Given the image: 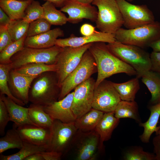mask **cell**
<instances>
[{"label":"cell","instance_id":"cell-1","mask_svg":"<svg viewBox=\"0 0 160 160\" xmlns=\"http://www.w3.org/2000/svg\"><path fill=\"white\" fill-rule=\"evenodd\" d=\"M88 50L97 65V76L95 88L106 78L115 74L124 73L129 76L136 75L135 69L113 54L105 43H92Z\"/></svg>","mask_w":160,"mask_h":160},{"label":"cell","instance_id":"cell-2","mask_svg":"<svg viewBox=\"0 0 160 160\" xmlns=\"http://www.w3.org/2000/svg\"><path fill=\"white\" fill-rule=\"evenodd\" d=\"M60 92L55 72H45L36 77L32 82L29 101L43 107L48 106L58 100Z\"/></svg>","mask_w":160,"mask_h":160},{"label":"cell","instance_id":"cell-3","mask_svg":"<svg viewBox=\"0 0 160 160\" xmlns=\"http://www.w3.org/2000/svg\"><path fill=\"white\" fill-rule=\"evenodd\" d=\"M107 45L113 54L135 69L138 78H141L146 72L151 70L150 55L142 48L116 41Z\"/></svg>","mask_w":160,"mask_h":160},{"label":"cell","instance_id":"cell-4","mask_svg":"<svg viewBox=\"0 0 160 160\" xmlns=\"http://www.w3.org/2000/svg\"><path fill=\"white\" fill-rule=\"evenodd\" d=\"M116 41L141 48L148 47L160 38V23L157 21L136 28H122L114 34Z\"/></svg>","mask_w":160,"mask_h":160},{"label":"cell","instance_id":"cell-5","mask_svg":"<svg viewBox=\"0 0 160 160\" xmlns=\"http://www.w3.org/2000/svg\"><path fill=\"white\" fill-rule=\"evenodd\" d=\"M92 4L97 8L95 22L100 31L114 34L121 28L124 21L116 0H94Z\"/></svg>","mask_w":160,"mask_h":160},{"label":"cell","instance_id":"cell-6","mask_svg":"<svg viewBox=\"0 0 160 160\" xmlns=\"http://www.w3.org/2000/svg\"><path fill=\"white\" fill-rule=\"evenodd\" d=\"M63 48L56 45L47 48L24 47L11 57V63L9 65L11 69H15L32 63L54 64L58 55Z\"/></svg>","mask_w":160,"mask_h":160},{"label":"cell","instance_id":"cell-7","mask_svg":"<svg viewBox=\"0 0 160 160\" xmlns=\"http://www.w3.org/2000/svg\"><path fill=\"white\" fill-rule=\"evenodd\" d=\"M96 72V62L88 49L84 53L79 65L62 83L58 100L63 99L77 86L90 78Z\"/></svg>","mask_w":160,"mask_h":160},{"label":"cell","instance_id":"cell-8","mask_svg":"<svg viewBox=\"0 0 160 160\" xmlns=\"http://www.w3.org/2000/svg\"><path fill=\"white\" fill-rule=\"evenodd\" d=\"M92 43L78 47H63L57 56L55 63L56 67L55 72L60 87L65 78L79 64L84 53Z\"/></svg>","mask_w":160,"mask_h":160},{"label":"cell","instance_id":"cell-9","mask_svg":"<svg viewBox=\"0 0 160 160\" xmlns=\"http://www.w3.org/2000/svg\"><path fill=\"white\" fill-rule=\"evenodd\" d=\"M127 29H132L155 21L152 11L145 5H135L125 0H116Z\"/></svg>","mask_w":160,"mask_h":160},{"label":"cell","instance_id":"cell-10","mask_svg":"<svg viewBox=\"0 0 160 160\" xmlns=\"http://www.w3.org/2000/svg\"><path fill=\"white\" fill-rule=\"evenodd\" d=\"M77 130L74 122L64 123L59 120H54L50 128L47 151L55 152L63 155L68 150Z\"/></svg>","mask_w":160,"mask_h":160},{"label":"cell","instance_id":"cell-11","mask_svg":"<svg viewBox=\"0 0 160 160\" xmlns=\"http://www.w3.org/2000/svg\"><path fill=\"white\" fill-rule=\"evenodd\" d=\"M121 100L112 82L105 79L95 88L92 107L104 113L113 112Z\"/></svg>","mask_w":160,"mask_h":160},{"label":"cell","instance_id":"cell-12","mask_svg":"<svg viewBox=\"0 0 160 160\" xmlns=\"http://www.w3.org/2000/svg\"><path fill=\"white\" fill-rule=\"evenodd\" d=\"M95 81L91 77L74 89L72 108L76 119L92 108Z\"/></svg>","mask_w":160,"mask_h":160},{"label":"cell","instance_id":"cell-13","mask_svg":"<svg viewBox=\"0 0 160 160\" xmlns=\"http://www.w3.org/2000/svg\"><path fill=\"white\" fill-rule=\"evenodd\" d=\"M60 10L68 15V22L75 23L84 19L95 21L98 10L91 4L84 3L77 0H66Z\"/></svg>","mask_w":160,"mask_h":160},{"label":"cell","instance_id":"cell-14","mask_svg":"<svg viewBox=\"0 0 160 160\" xmlns=\"http://www.w3.org/2000/svg\"><path fill=\"white\" fill-rule=\"evenodd\" d=\"M73 94V91L61 100L43 107L44 110L53 120H57L64 123L74 122L76 118L72 108Z\"/></svg>","mask_w":160,"mask_h":160},{"label":"cell","instance_id":"cell-15","mask_svg":"<svg viewBox=\"0 0 160 160\" xmlns=\"http://www.w3.org/2000/svg\"><path fill=\"white\" fill-rule=\"evenodd\" d=\"M24 142L35 145L47 146L50 135V128L44 127L32 124L20 126L13 125Z\"/></svg>","mask_w":160,"mask_h":160},{"label":"cell","instance_id":"cell-16","mask_svg":"<svg viewBox=\"0 0 160 160\" xmlns=\"http://www.w3.org/2000/svg\"><path fill=\"white\" fill-rule=\"evenodd\" d=\"M36 77L26 76L17 72L14 69L9 71L8 81L9 90L15 97L25 105L29 102V89L32 82Z\"/></svg>","mask_w":160,"mask_h":160},{"label":"cell","instance_id":"cell-17","mask_svg":"<svg viewBox=\"0 0 160 160\" xmlns=\"http://www.w3.org/2000/svg\"><path fill=\"white\" fill-rule=\"evenodd\" d=\"M116 41L114 34L96 31L93 34L90 36L78 37L71 35L67 38L57 39L55 45L62 47H78L95 42H103L108 43Z\"/></svg>","mask_w":160,"mask_h":160},{"label":"cell","instance_id":"cell-18","mask_svg":"<svg viewBox=\"0 0 160 160\" xmlns=\"http://www.w3.org/2000/svg\"><path fill=\"white\" fill-rule=\"evenodd\" d=\"M94 130L87 132L79 141L76 160H93L95 159L97 151L99 148L100 136Z\"/></svg>","mask_w":160,"mask_h":160},{"label":"cell","instance_id":"cell-19","mask_svg":"<svg viewBox=\"0 0 160 160\" xmlns=\"http://www.w3.org/2000/svg\"><path fill=\"white\" fill-rule=\"evenodd\" d=\"M64 36L63 30L60 28L50 30L46 32L31 37H27L24 47L36 48H47L55 45L59 37Z\"/></svg>","mask_w":160,"mask_h":160},{"label":"cell","instance_id":"cell-20","mask_svg":"<svg viewBox=\"0 0 160 160\" xmlns=\"http://www.w3.org/2000/svg\"><path fill=\"white\" fill-rule=\"evenodd\" d=\"M0 98L5 103L9 115L10 121L13 122L16 125L20 126L26 124L36 125L29 118L28 108L17 104L4 95H0Z\"/></svg>","mask_w":160,"mask_h":160},{"label":"cell","instance_id":"cell-21","mask_svg":"<svg viewBox=\"0 0 160 160\" xmlns=\"http://www.w3.org/2000/svg\"><path fill=\"white\" fill-rule=\"evenodd\" d=\"M119 122V119L114 116V111L105 113L95 130L100 136L99 148L103 147L104 142L109 140Z\"/></svg>","mask_w":160,"mask_h":160},{"label":"cell","instance_id":"cell-22","mask_svg":"<svg viewBox=\"0 0 160 160\" xmlns=\"http://www.w3.org/2000/svg\"><path fill=\"white\" fill-rule=\"evenodd\" d=\"M149 109L151 113L148 119L144 123L139 124V126L144 129L143 132L139 137L145 143H148L152 134L154 132L156 134L160 129V126H157L160 116V103L152 105Z\"/></svg>","mask_w":160,"mask_h":160},{"label":"cell","instance_id":"cell-23","mask_svg":"<svg viewBox=\"0 0 160 160\" xmlns=\"http://www.w3.org/2000/svg\"><path fill=\"white\" fill-rule=\"evenodd\" d=\"M104 113L101 111L92 108L76 119L74 122L75 126L78 130L84 132L95 130Z\"/></svg>","mask_w":160,"mask_h":160},{"label":"cell","instance_id":"cell-24","mask_svg":"<svg viewBox=\"0 0 160 160\" xmlns=\"http://www.w3.org/2000/svg\"><path fill=\"white\" fill-rule=\"evenodd\" d=\"M32 0H0V7L12 20L23 19L26 8Z\"/></svg>","mask_w":160,"mask_h":160},{"label":"cell","instance_id":"cell-25","mask_svg":"<svg viewBox=\"0 0 160 160\" xmlns=\"http://www.w3.org/2000/svg\"><path fill=\"white\" fill-rule=\"evenodd\" d=\"M141 78L151 93L150 102L152 105L160 103V74L150 70Z\"/></svg>","mask_w":160,"mask_h":160},{"label":"cell","instance_id":"cell-26","mask_svg":"<svg viewBox=\"0 0 160 160\" xmlns=\"http://www.w3.org/2000/svg\"><path fill=\"white\" fill-rule=\"evenodd\" d=\"M139 78L137 77L122 83L112 82L121 100L134 101L136 93L140 88Z\"/></svg>","mask_w":160,"mask_h":160},{"label":"cell","instance_id":"cell-27","mask_svg":"<svg viewBox=\"0 0 160 160\" xmlns=\"http://www.w3.org/2000/svg\"><path fill=\"white\" fill-rule=\"evenodd\" d=\"M114 116L118 119L128 118L133 119L139 124L141 119L138 112V107L135 101L121 100L114 111Z\"/></svg>","mask_w":160,"mask_h":160},{"label":"cell","instance_id":"cell-28","mask_svg":"<svg viewBox=\"0 0 160 160\" xmlns=\"http://www.w3.org/2000/svg\"><path fill=\"white\" fill-rule=\"evenodd\" d=\"M28 108V116L31 120L40 127L50 128L54 120L44 110L43 106L31 103Z\"/></svg>","mask_w":160,"mask_h":160},{"label":"cell","instance_id":"cell-29","mask_svg":"<svg viewBox=\"0 0 160 160\" xmlns=\"http://www.w3.org/2000/svg\"><path fill=\"white\" fill-rule=\"evenodd\" d=\"M42 6L44 9L43 18L51 25H62L68 22V17L65 14L57 9L51 2L46 1Z\"/></svg>","mask_w":160,"mask_h":160},{"label":"cell","instance_id":"cell-30","mask_svg":"<svg viewBox=\"0 0 160 160\" xmlns=\"http://www.w3.org/2000/svg\"><path fill=\"white\" fill-rule=\"evenodd\" d=\"M47 146H39L23 142L22 148L17 152L9 155L0 154V160H24L27 157L36 153L47 151Z\"/></svg>","mask_w":160,"mask_h":160},{"label":"cell","instance_id":"cell-31","mask_svg":"<svg viewBox=\"0 0 160 160\" xmlns=\"http://www.w3.org/2000/svg\"><path fill=\"white\" fill-rule=\"evenodd\" d=\"M23 142L15 127L8 130L4 136L0 138V154L10 149H20Z\"/></svg>","mask_w":160,"mask_h":160},{"label":"cell","instance_id":"cell-32","mask_svg":"<svg viewBox=\"0 0 160 160\" xmlns=\"http://www.w3.org/2000/svg\"><path fill=\"white\" fill-rule=\"evenodd\" d=\"M14 70L20 74L26 76L36 77L45 72H55L56 67L55 64L49 65L43 63H32Z\"/></svg>","mask_w":160,"mask_h":160},{"label":"cell","instance_id":"cell-33","mask_svg":"<svg viewBox=\"0 0 160 160\" xmlns=\"http://www.w3.org/2000/svg\"><path fill=\"white\" fill-rule=\"evenodd\" d=\"M10 70L9 64H0V95H4L17 104L24 106L25 104L15 97L9 90L8 81L9 72Z\"/></svg>","mask_w":160,"mask_h":160},{"label":"cell","instance_id":"cell-34","mask_svg":"<svg viewBox=\"0 0 160 160\" xmlns=\"http://www.w3.org/2000/svg\"><path fill=\"white\" fill-rule=\"evenodd\" d=\"M26 37V34L20 39L13 42L0 52V64L7 65L11 63V57L24 47V41Z\"/></svg>","mask_w":160,"mask_h":160},{"label":"cell","instance_id":"cell-35","mask_svg":"<svg viewBox=\"0 0 160 160\" xmlns=\"http://www.w3.org/2000/svg\"><path fill=\"white\" fill-rule=\"evenodd\" d=\"M29 25L23 19L11 20L7 28L13 42L27 34Z\"/></svg>","mask_w":160,"mask_h":160},{"label":"cell","instance_id":"cell-36","mask_svg":"<svg viewBox=\"0 0 160 160\" xmlns=\"http://www.w3.org/2000/svg\"><path fill=\"white\" fill-rule=\"evenodd\" d=\"M44 9L37 1L33 0L26 8L23 19L30 23L39 19L43 18Z\"/></svg>","mask_w":160,"mask_h":160},{"label":"cell","instance_id":"cell-37","mask_svg":"<svg viewBox=\"0 0 160 160\" xmlns=\"http://www.w3.org/2000/svg\"><path fill=\"white\" fill-rule=\"evenodd\" d=\"M51 25L45 19L41 18L29 23L27 37L37 35L50 30Z\"/></svg>","mask_w":160,"mask_h":160},{"label":"cell","instance_id":"cell-38","mask_svg":"<svg viewBox=\"0 0 160 160\" xmlns=\"http://www.w3.org/2000/svg\"><path fill=\"white\" fill-rule=\"evenodd\" d=\"M123 159L125 160H155V155L145 151L142 148L137 147L126 152Z\"/></svg>","mask_w":160,"mask_h":160},{"label":"cell","instance_id":"cell-39","mask_svg":"<svg viewBox=\"0 0 160 160\" xmlns=\"http://www.w3.org/2000/svg\"><path fill=\"white\" fill-rule=\"evenodd\" d=\"M10 117L4 103L0 98V134L4 135L5 129L9 121Z\"/></svg>","mask_w":160,"mask_h":160},{"label":"cell","instance_id":"cell-40","mask_svg":"<svg viewBox=\"0 0 160 160\" xmlns=\"http://www.w3.org/2000/svg\"><path fill=\"white\" fill-rule=\"evenodd\" d=\"M13 42L7 27L0 25V52Z\"/></svg>","mask_w":160,"mask_h":160},{"label":"cell","instance_id":"cell-41","mask_svg":"<svg viewBox=\"0 0 160 160\" xmlns=\"http://www.w3.org/2000/svg\"><path fill=\"white\" fill-rule=\"evenodd\" d=\"M151 70L160 74V52L153 51L150 54Z\"/></svg>","mask_w":160,"mask_h":160},{"label":"cell","instance_id":"cell-42","mask_svg":"<svg viewBox=\"0 0 160 160\" xmlns=\"http://www.w3.org/2000/svg\"><path fill=\"white\" fill-rule=\"evenodd\" d=\"M96 30L95 27L89 23H84L80 28V33L83 36H88L93 34Z\"/></svg>","mask_w":160,"mask_h":160},{"label":"cell","instance_id":"cell-43","mask_svg":"<svg viewBox=\"0 0 160 160\" xmlns=\"http://www.w3.org/2000/svg\"><path fill=\"white\" fill-rule=\"evenodd\" d=\"M44 160H59L62 156L60 153L52 151H45L40 153Z\"/></svg>","mask_w":160,"mask_h":160},{"label":"cell","instance_id":"cell-44","mask_svg":"<svg viewBox=\"0 0 160 160\" xmlns=\"http://www.w3.org/2000/svg\"><path fill=\"white\" fill-rule=\"evenodd\" d=\"M155 160H160V135H156L153 140Z\"/></svg>","mask_w":160,"mask_h":160},{"label":"cell","instance_id":"cell-45","mask_svg":"<svg viewBox=\"0 0 160 160\" xmlns=\"http://www.w3.org/2000/svg\"><path fill=\"white\" fill-rule=\"evenodd\" d=\"M11 20L5 12L0 8V25L7 27Z\"/></svg>","mask_w":160,"mask_h":160},{"label":"cell","instance_id":"cell-46","mask_svg":"<svg viewBox=\"0 0 160 160\" xmlns=\"http://www.w3.org/2000/svg\"><path fill=\"white\" fill-rule=\"evenodd\" d=\"M149 47L155 52H160V38L151 43Z\"/></svg>","mask_w":160,"mask_h":160},{"label":"cell","instance_id":"cell-47","mask_svg":"<svg viewBox=\"0 0 160 160\" xmlns=\"http://www.w3.org/2000/svg\"><path fill=\"white\" fill-rule=\"evenodd\" d=\"M24 160H44L40 153L33 154L26 158Z\"/></svg>","mask_w":160,"mask_h":160},{"label":"cell","instance_id":"cell-48","mask_svg":"<svg viewBox=\"0 0 160 160\" xmlns=\"http://www.w3.org/2000/svg\"><path fill=\"white\" fill-rule=\"evenodd\" d=\"M53 4L56 7H62L66 0H44Z\"/></svg>","mask_w":160,"mask_h":160},{"label":"cell","instance_id":"cell-49","mask_svg":"<svg viewBox=\"0 0 160 160\" xmlns=\"http://www.w3.org/2000/svg\"><path fill=\"white\" fill-rule=\"evenodd\" d=\"M82 3L86 4H91L92 3L94 0H77Z\"/></svg>","mask_w":160,"mask_h":160},{"label":"cell","instance_id":"cell-50","mask_svg":"<svg viewBox=\"0 0 160 160\" xmlns=\"http://www.w3.org/2000/svg\"><path fill=\"white\" fill-rule=\"evenodd\" d=\"M156 134V135H160V129L158 130L157 133Z\"/></svg>","mask_w":160,"mask_h":160},{"label":"cell","instance_id":"cell-51","mask_svg":"<svg viewBox=\"0 0 160 160\" xmlns=\"http://www.w3.org/2000/svg\"><path fill=\"white\" fill-rule=\"evenodd\" d=\"M128 2H131L133 1L134 0H125Z\"/></svg>","mask_w":160,"mask_h":160},{"label":"cell","instance_id":"cell-52","mask_svg":"<svg viewBox=\"0 0 160 160\" xmlns=\"http://www.w3.org/2000/svg\"><path fill=\"white\" fill-rule=\"evenodd\" d=\"M18 0L21 1H26L27 0Z\"/></svg>","mask_w":160,"mask_h":160}]
</instances>
